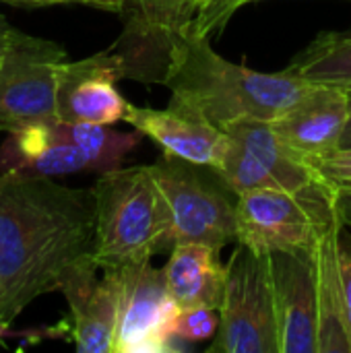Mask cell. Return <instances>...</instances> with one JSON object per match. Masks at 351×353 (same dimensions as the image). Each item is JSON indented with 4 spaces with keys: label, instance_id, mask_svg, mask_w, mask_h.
<instances>
[{
    "label": "cell",
    "instance_id": "6da1fadb",
    "mask_svg": "<svg viewBox=\"0 0 351 353\" xmlns=\"http://www.w3.org/2000/svg\"><path fill=\"white\" fill-rule=\"evenodd\" d=\"M93 240L91 188L0 174V319L12 323L33 300L60 292L95 263Z\"/></svg>",
    "mask_w": 351,
    "mask_h": 353
},
{
    "label": "cell",
    "instance_id": "7a4b0ae2",
    "mask_svg": "<svg viewBox=\"0 0 351 353\" xmlns=\"http://www.w3.org/2000/svg\"><path fill=\"white\" fill-rule=\"evenodd\" d=\"M172 108L225 130L240 120L273 122L314 83L290 72H263L217 54L207 33L192 25L176 39L163 83Z\"/></svg>",
    "mask_w": 351,
    "mask_h": 353
},
{
    "label": "cell",
    "instance_id": "3957f363",
    "mask_svg": "<svg viewBox=\"0 0 351 353\" xmlns=\"http://www.w3.org/2000/svg\"><path fill=\"white\" fill-rule=\"evenodd\" d=\"M95 240L93 259L99 271H118L151 263L174 246L168 203L149 165L116 168L93 184Z\"/></svg>",
    "mask_w": 351,
    "mask_h": 353
},
{
    "label": "cell",
    "instance_id": "277c9868",
    "mask_svg": "<svg viewBox=\"0 0 351 353\" xmlns=\"http://www.w3.org/2000/svg\"><path fill=\"white\" fill-rule=\"evenodd\" d=\"M238 244L257 252H294L310 256L317 242L337 223L339 190L317 182L302 190L263 188L236 201Z\"/></svg>",
    "mask_w": 351,
    "mask_h": 353
},
{
    "label": "cell",
    "instance_id": "5b68a950",
    "mask_svg": "<svg viewBox=\"0 0 351 353\" xmlns=\"http://www.w3.org/2000/svg\"><path fill=\"white\" fill-rule=\"evenodd\" d=\"M149 168L170 209L174 244L201 242L217 250L238 244V196L215 168L168 153Z\"/></svg>",
    "mask_w": 351,
    "mask_h": 353
},
{
    "label": "cell",
    "instance_id": "8992f818",
    "mask_svg": "<svg viewBox=\"0 0 351 353\" xmlns=\"http://www.w3.org/2000/svg\"><path fill=\"white\" fill-rule=\"evenodd\" d=\"M217 312L219 329L209 353H279L267 254L236 246Z\"/></svg>",
    "mask_w": 351,
    "mask_h": 353
},
{
    "label": "cell",
    "instance_id": "52a82bcc",
    "mask_svg": "<svg viewBox=\"0 0 351 353\" xmlns=\"http://www.w3.org/2000/svg\"><path fill=\"white\" fill-rule=\"evenodd\" d=\"M66 52L60 43L8 29L0 56V132L56 122V87Z\"/></svg>",
    "mask_w": 351,
    "mask_h": 353
},
{
    "label": "cell",
    "instance_id": "ba28073f",
    "mask_svg": "<svg viewBox=\"0 0 351 353\" xmlns=\"http://www.w3.org/2000/svg\"><path fill=\"white\" fill-rule=\"evenodd\" d=\"M122 31L108 48L122 79L163 83L172 48L197 14V0H122Z\"/></svg>",
    "mask_w": 351,
    "mask_h": 353
},
{
    "label": "cell",
    "instance_id": "9c48e42d",
    "mask_svg": "<svg viewBox=\"0 0 351 353\" xmlns=\"http://www.w3.org/2000/svg\"><path fill=\"white\" fill-rule=\"evenodd\" d=\"M120 271V308L112 353H163L172 350L180 308L168 294L161 269L151 263Z\"/></svg>",
    "mask_w": 351,
    "mask_h": 353
},
{
    "label": "cell",
    "instance_id": "30bf717a",
    "mask_svg": "<svg viewBox=\"0 0 351 353\" xmlns=\"http://www.w3.org/2000/svg\"><path fill=\"white\" fill-rule=\"evenodd\" d=\"M122 64L110 52L64 62L58 72L56 114L68 124H116L124 120L128 101L118 91Z\"/></svg>",
    "mask_w": 351,
    "mask_h": 353
},
{
    "label": "cell",
    "instance_id": "8fae6325",
    "mask_svg": "<svg viewBox=\"0 0 351 353\" xmlns=\"http://www.w3.org/2000/svg\"><path fill=\"white\" fill-rule=\"evenodd\" d=\"M279 353H319L317 279L308 256L267 252Z\"/></svg>",
    "mask_w": 351,
    "mask_h": 353
},
{
    "label": "cell",
    "instance_id": "7c38bea8",
    "mask_svg": "<svg viewBox=\"0 0 351 353\" xmlns=\"http://www.w3.org/2000/svg\"><path fill=\"white\" fill-rule=\"evenodd\" d=\"M350 120L351 89L314 83L271 126L294 151L314 159L341 147Z\"/></svg>",
    "mask_w": 351,
    "mask_h": 353
},
{
    "label": "cell",
    "instance_id": "4fadbf2b",
    "mask_svg": "<svg viewBox=\"0 0 351 353\" xmlns=\"http://www.w3.org/2000/svg\"><path fill=\"white\" fill-rule=\"evenodd\" d=\"M124 122L137 128L143 137L155 141L163 153L215 170L221 168L232 145L225 130L172 105L166 110H153L128 103Z\"/></svg>",
    "mask_w": 351,
    "mask_h": 353
},
{
    "label": "cell",
    "instance_id": "5bb4252c",
    "mask_svg": "<svg viewBox=\"0 0 351 353\" xmlns=\"http://www.w3.org/2000/svg\"><path fill=\"white\" fill-rule=\"evenodd\" d=\"M85 265L62 285V296L70 306L72 343L81 353H112L120 308V271H103Z\"/></svg>",
    "mask_w": 351,
    "mask_h": 353
},
{
    "label": "cell",
    "instance_id": "9a60e30c",
    "mask_svg": "<svg viewBox=\"0 0 351 353\" xmlns=\"http://www.w3.org/2000/svg\"><path fill=\"white\" fill-rule=\"evenodd\" d=\"M79 172H89L87 155L60 120L23 126L0 145V174L54 178Z\"/></svg>",
    "mask_w": 351,
    "mask_h": 353
},
{
    "label": "cell",
    "instance_id": "2e32d148",
    "mask_svg": "<svg viewBox=\"0 0 351 353\" xmlns=\"http://www.w3.org/2000/svg\"><path fill=\"white\" fill-rule=\"evenodd\" d=\"M161 273L178 308H219L225 265L219 263L217 248L201 242H176Z\"/></svg>",
    "mask_w": 351,
    "mask_h": 353
},
{
    "label": "cell",
    "instance_id": "e0dca14e",
    "mask_svg": "<svg viewBox=\"0 0 351 353\" xmlns=\"http://www.w3.org/2000/svg\"><path fill=\"white\" fill-rule=\"evenodd\" d=\"M343 223L333 225L310 252L319 300V353H351L343 321L341 283L337 267V236Z\"/></svg>",
    "mask_w": 351,
    "mask_h": 353
},
{
    "label": "cell",
    "instance_id": "ac0fdd59",
    "mask_svg": "<svg viewBox=\"0 0 351 353\" xmlns=\"http://www.w3.org/2000/svg\"><path fill=\"white\" fill-rule=\"evenodd\" d=\"M225 132L250 153H254L275 176L281 190H302L310 184L325 182L314 170L312 161L294 151L265 120H240L225 128Z\"/></svg>",
    "mask_w": 351,
    "mask_h": 353
},
{
    "label": "cell",
    "instance_id": "d6986e66",
    "mask_svg": "<svg viewBox=\"0 0 351 353\" xmlns=\"http://www.w3.org/2000/svg\"><path fill=\"white\" fill-rule=\"evenodd\" d=\"M290 72L325 85L351 89V27L345 31H323L288 64Z\"/></svg>",
    "mask_w": 351,
    "mask_h": 353
},
{
    "label": "cell",
    "instance_id": "ffe728a7",
    "mask_svg": "<svg viewBox=\"0 0 351 353\" xmlns=\"http://www.w3.org/2000/svg\"><path fill=\"white\" fill-rule=\"evenodd\" d=\"M74 143L87 155L89 172H112L122 165L124 157L141 145V132H118L108 124H68L64 122Z\"/></svg>",
    "mask_w": 351,
    "mask_h": 353
},
{
    "label": "cell",
    "instance_id": "44dd1931",
    "mask_svg": "<svg viewBox=\"0 0 351 353\" xmlns=\"http://www.w3.org/2000/svg\"><path fill=\"white\" fill-rule=\"evenodd\" d=\"M217 172L223 178V182L234 190L236 196L244 192H252V190H263V188L281 190L271 170L254 153H250L244 145L236 143L234 139Z\"/></svg>",
    "mask_w": 351,
    "mask_h": 353
},
{
    "label": "cell",
    "instance_id": "7402d4cb",
    "mask_svg": "<svg viewBox=\"0 0 351 353\" xmlns=\"http://www.w3.org/2000/svg\"><path fill=\"white\" fill-rule=\"evenodd\" d=\"M219 329V312L213 308H180L174 325V337L201 343L215 337Z\"/></svg>",
    "mask_w": 351,
    "mask_h": 353
},
{
    "label": "cell",
    "instance_id": "603a6c76",
    "mask_svg": "<svg viewBox=\"0 0 351 353\" xmlns=\"http://www.w3.org/2000/svg\"><path fill=\"white\" fill-rule=\"evenodd\" d=\"M248 2L259 0H197V14L190 25L197 31L211 35L213 31L221 29L238 8Z\"/></svg>",
    "mask_w": 351,
    "mask_h": 353
},
{
    "label": "cell",
    "instance_id": "cb8c5ba5",
    "mask_svg": "<svg viewBox=\"0 0 351 353\" xmlns=\"http://www.w3.org/2000/svg\"><path fill=\"white\" fill-rule=\"evenodd\" d=\"M310 161L319 176L335 190H351V147H339Z\"/></svg>",
    "mask_w": 351,
    "mask_h": 353
},
{
    "label": "cell",
    "instance_id": "d4e9b609",
    "mask_svg": "<svg viewBox=\"0 0 351 353\" xmlns=\"http://www.w3.org/2000/svg\"><path fill=\"white\" fill-rule=\"evenodd\" d=\"M337 267H339V283H341L343 321L351 341V230H345V225L339 230L337 236Z\"/></svg>",
    "mask_w": 351,
    "mask_h": 353
},
{
    "label": "cell",
    "instance_id": "484cf974",
    "mask_svg": "<svg viewBox=\"0 0 351 353\" xmlns=\"http://www.w3.org/2000/svg\"><path fill=\"white\" fill-rule=\"evenodd\" d=\"M6 2H21V4H87L93 8L110 10V12H120L122 0H6Z\"/></svg>",
    "mask_w": 351,
    "mask_h": 353
},
{
    "label": "cell",
    "instance_id": "4316f807",
    "mask_svg": "<svg viewBox=\"0 0 351 353\" xmlns=\"http://www.w3.org/2000/svg\"><path fill=\"white\" fill-rule=\"evenodd\" d=\"M339 213L343 225L351 230V190H339Z\"/></svg>",
    "mask_w": 351,
    "mask_h": 353
},
{
    "label": "cell",
    "instance_id": "83f0119b",
    "mask_svg": "<svg viewBox=\"0 0 351 353\" xmlns=\"http://www.w3.org/2000/svg\"><path fill=\"white\" fill-rule=\"evenodd\" d=\"M8 29H10V25H8V23H6V19L0 14V56H2V50H4V43H6Z\"/></svg>",
    "mask_w": 351,
    "mask_h": 353
},
{
    "label": "cell",
    "instance_id": "f1b7e54d",
    "mask_svg": "<svg viewBox=\"0 0 351 353\" xmlns=\"http://www.w3.org/2000/svg\"><path fill=\"white\" fill-rule=\"evenodd\" d=\"M341 147H351V120L343 132V139H341Z\"/></svg>",
    "mask_w": 351,
    "mask_h": 353
},
{
    "label": "cell",
    "instance_id": "f546056e",
    "mask_svg": "<svg viewBox=\"0 0 351 353\" xmlns=\"http://www.w3.org/2000/svg\"><path fill=\"white\" fill-rule=\"evenodd\" d=\"M8 329H10V323H6V321L0 319V341L4 339V335L8 333Z\"/></svg>",
    "mask_w": 351,
    "mask_h": 353
}]
</instances>
